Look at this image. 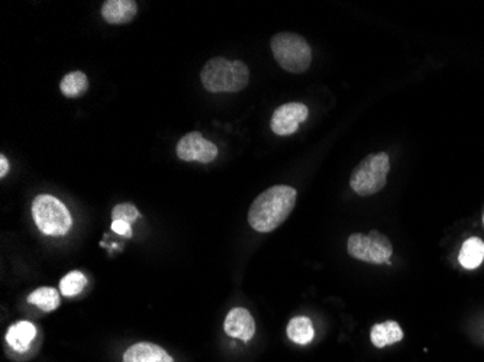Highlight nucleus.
Segmentation results:
<instances>
[{
	"label": "nucleus",
	"instance_id": "obj_1",
	"mask_svg": "<svg viewBox=\"0 0 484 362\" xmlns=\"http://www.w3.org/2000/svg\"><path fill=\"white\" fill-rule=\"evenodd\" d=\"M298 192L290 185H274L266 190L249 210V224L254 231L272 232L279 228L295 209Z\"/></svg>",
	"mask_w": 484,
	"mask_h": 362
},
{
	"label": "nucleus",
	"instance_id": "obj_2",
	"mask_svg": "<svg viewBox=\"0 0 484 362\" xmlns=\"http://www.w3.org/2000/svg\"><path fill=\"white\" fill-rule=\"evenodd\" d=\"M201 80L210 93H236L244 90L249 84L250 70L242 61H229L217 57L205 64Z\"/></svg>",
	"mask_w": 484,
	"mask_h": 362
},
{
	"label": "nucleus",
	"instance_id": "obj_3",
	"mask_svg": "<svg viewBox=\"0 0 484 362\" xmlns=\"http://www.w3.org/2000/svg\"><path fill=\"white\" fill-rule=\"evenodd\" d=\"M273 56L280 67L300 75L311 67L312 50L304 36L293 32H280L272 38Z\"/></svg>",
	"mask_w": 484,
	"mask_h": 362
},
{
	"label": "nucleus",
	"instance_id": "obj_4",
	"mask_svg": "<svg viewBox=\"0 0 484 362\" xmlns=\"http://www.w3.org/2000/svg\"><path fill=\"white\" fill-rule=\"evenodd\" d=\"M389 171L390 158L386 153H369L351 174V189L359 196H373L385 189Z\"/></svg>",
	"mask_w": 484,
	"mask_h": 362
},
{
	"label": "nucleus",
	"instance_id": "obj_5",
	"mask_svg": "<svg viewBox=\"0 0 484 362\" xmlns=\"http://www.w3.org/2000/svg\"><path fill=\"white\" fill-rule=\"evenodd\" d=\"M32 217L41 232L48 237H64L71 229L73 219L70 212L60 201L50 194H40L32 201Z\"/></svg>",
	"mask_w": 484,
	"mask_h": 362
},
{
	"label": "nucleus",
	"instance_id": "obj_6",
	"mask_svg": "<svg viewBox=\"0 0 484 362\" xmlns=\"http://www.w3.org/2000/svg\"><path fill=\"white\" fill-rule=\"evenodd\" d=\"M346 251L355 260L369 264H389L393 256V247L389 238L378 231L367 233H353L346 242Z\"/></svg>",
	"mask_w": 484,
	"mask_h": 362
},
{
	"label": "nucleus",
	"instance_id": "obj_7",
	"mask_svg": "<svg viewBox=\"0 0 484 362\" xmlns=\"http://www.w3.org/2000/svg\"><path fill=\"white\" fill-rule=\"evenodd\" d=\"M178 157L183 161H197L209 164L218 157V146L202 137L201 132H190L179 141Z\"/></svg>",
	"mask_w": 484,
	"mask_h": 362
},
{
	"label": "nucleus",
	"instance_id": "obj_8",
	"mask_svg": "<svg viewBox=\"0 0 484 362\" xmlns=\"http://www.w3.org/2000/svg\"><path fill=\"white\" fill-rule=\"evenodd\" d=\"M309 116V109L304 103L291 102L277 107L272 116V130L280 137H288L299 130Z\"/></svg>",
	"mask_w": 484,
	"mask_h": 362
},
{
	"label": "nucleus",
	"instance_id": "obj_9",
	"mask_svg": "<svg viewBox=\"0 0 484 362\" xmlns=\"http://www.w3.org/2000/svg\"><path fill=\"white\" fill-rule=\"evenodd\" d=\"M224 329L231 338L247 342L256 334V322L247 309L235 307L225 318Z\"/></svg>",
	"mask_w": 484,
	"mask_h": 362
},
{
	"label": "nucleus",
	"instance_id": "obj_10",
	"mask_svg": "<svg viewBox=\"0 0 484 362\" xmlns=\"http://www.w3.org/2000/svg\"><path fill=\"white\" fill-rule=\"evenodd\" d=\"M139 12L134 0H107L102 6L103 20L114 25L128 24Z\"/></svg>",
	"mask_w": 484,
	"mask_h": 362
},
{
	"label": "nucleus",
	"instance_id": "obj_11",
	"mask_svg": "<svg viewBox=\"0 0 484 362\" xmlns=\"http://www.w3.org/2000/svg\"><path fill=\"white\" fill-rule=\"evenodd\" d=\"M123 362H174V359L155 343L139 342L125 350Z\"/></svg>",
	"mask_w": 484,
	"mask_h": 362
},
{
	"label": "nucleus",
	"instance_id": "obj_12",
	"mask_svg": "<svg viewBox=\"0 0 484 362\" xmlns=\"http://www.w3.org/2000/svg\"><path fill=\"white\" fill-rule=\"evenodd\" d=\"M403 336H405L403 329L394 320L377 323V325H374L370 332L371 343L376 348L389 347L393 343L401 342V341H403Z\"/></svg>",
	"mask_w": 484,
	"mask_h": 362
},
{
	"label": "nucleus",
	"instance_id": "obj_13",
	"mask_svg": "<svg viewBox=\"0 0 484 362\" xmlns=\"http://www.w3.org/2000/svg\"><path fill=\"white\" fill-rule=\"evenodd\" d=\"M36 336V327L31 322H18L9 327L6 342L12 350L24 352L31 347Z\"/></svg>",
	"mask_w": 484,
	"mask_h": 362
},
{
	"label": "nucleus",
	"instance_id": "obj_14",
	"mask_svg": "<svg viewBox=\"0 0 484 362\" xmlns=\"http://www.w3.org/2000/svg\"><path fill=\"white\" fill-rule=\"evenodd\" d=\"M460 264L465 270H476L484 261V242L480 238H469L461 247L458 256Z\"/></svg>",
	"mask_w": 484,
	"mask_h": 362
},
{
	"label": "nucleus",
	"instance_id": "obj_15",
	"mask_svg": "<svg viewBox=\"0 0 484 362\" xmlns=\"http://www.w3.org/2000/svg\"><path fill=\"white\" fill-rule=\"evenodd\" d=\"M288 336L291 342L298 345H307L312 342L315 336V329L312 325V320L306 316H296L289 322Z\"/></svg>",
	"mask_w": 484,
	"mask_h": 362
},
{
	"label": "nucleus",
	"instance_id": "obj_16",
	"mask_svg": "<svg viewBox=\"0 0 484 362\" xmlns=\"http://www.w3.org/2000/svg\"><path fill=\"white\" fill-rule=\"evenodd\" d=\"M89 87V80L87 75L82 71H73L68 75H64V79L60 83V89L66 98H79L83 95L84 91Z\"/></svg>",
	"mask_w": 484,
	"mask_h": 362
},
{
	"label": "nucleus",
	"instance_id": "obj_17",
	"mask_svg": "<svg viewBox=\"0 0 484 362\" xmlns=\"http://www.w3.org/2000/svg\"><path fill=\"white\" fill-rule=\"evenodd\" d=\"M28 303L44 311H54L60 306V293L56 288L40 287L28 295Z\"/></svg>",
	"mask_w": 484,
	"mask_h": 362
},
{
	"label": "nucleus",
	"instance_id": "obj_18",
	"mask_svg": "<svg viewBox=\"0 0 484 362\" xmlns=\"http://www.w3.org/2000/svg\"><path fill=\"white\" fill-rule=\"evenodd\" d=\"M87 279L82 272H71L60 281V290L66 297H75L86 287Z\"/></svg>",
	"mask_w": 484,
	"mask_h": 362
},
{
	"label": "nucleus",
	"instance_id": "obj_19",
	"mask_svg": "<svg viewBox=\"0 0 484 362\" xmlns=\"http://www.w3.org/2000/svg\"><path fill=\"white\" fill-rule=\"evenodd\" d=\"M141 217V213L131 203H123V205L115 206L112 210V221H123L126 224H132Z\"/></svg>",
	"mask_w": 484,
	"mask_h": 362
},
{
	"label": "nucleus",
	"instance_id": "obj_20",
	"mask_svg": "<svg viewBox=\"0 0 484 362\" xmlns=\"http://www.w3.org/2000/svg\"><path fill=\"white\" fill-rule=\"evenodd\" d=\"M112 231L118 233V235H123V237L131 238L132 237V228H131V224H126L123 221H112Z\"/></svg>",
	"mask_w": 484,
	"mask_h": 362
},
{
	"label": "nucleus",
	"instance_id": "obj_21",
	"mask_svg": "<svg viewBox=\"0 0 484 362\" xmlns=\"http://www.w3.org/2000/svg\"><path fill=\"white\" fill-rule=\"evenodd\" d=\"M9 162L4 155H0V177L4 178V176L8 174Z\"/></svg>",
	"mask_w": 484,
	"mask_h": 362
}]
</instances>
